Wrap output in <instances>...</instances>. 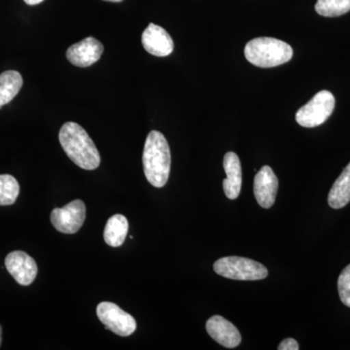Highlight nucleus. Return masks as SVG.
<instances>
[{"instance_id":"nucleus-3","label":"nucleus","mask_w":350,"mask_h":350,"mask_svg":"<svg viewBox=\"0 0 350 350\" xmlns=\"http://www.w3.org/2000/svg\"><path fill=\"white\" fill-rule=\"evenodd\" d=\"M244 56L258 68H275L292 59L293 49L289 44L278 39L258 38L246 44Z\"/></svg>"},{"instance_id":"nucleus-23","label":"nucleus","mask_w":350,"mask_h":350,"mask_svg":"<svg viewBox=\"0 0 350 350\" xmlns=\"http://www.w3.org/2000/svg\"><path fill=\"white\" fill-rule=\"evenodd\" d=\"M105 1H109V2H121V1H123V0H105Z\"/></svg>"},{"instance_id":"nucleus-12","label":"nucleus","mask_w":350,"mask_h":350,"mask_svg":"<svg viewBox=\"0 0 350 350\" xmlns=\"http://www.w3.org/2000/svg\"><path fill=\"white\" fill-rule=\"evenodd\" d=\"M206 328L208 335L222 347L234 349L241 344V336L238 328L220 315H214L207 320Z\"/></svg>"},{"instance_id":"nucleus-20","label":"nucleus","mask_w":350,"mask_h":350,"mask_svg":"<svg viewBox=\"0 0 350 350\" xmlns=\"http://www.w3.org/2000/svg\"><path fill=\"white\" fill-rule=\"evenodd\" d=\"M278 350H298L299 345L298 342H296V340L292 338H285L284 340H282L280 342V345H278Z\"/></svg>"},{"instance_id":"nucleus-13","label":"nucleus","mask_w":350,"mask_h":350,"mask_svg":"<svg viewBox=\"0 0 350 350\" xmlns=\"http://www.w3.org/2000/svg\"><path fill=\"white\" fill-rule=\"evenodd\" d=\"M223 165L227 175V178L223 181L226 197L230 200L238 199L243 183V172L239 156L234 152H228L224 157Z\"/></svg>"},{"instance_id":"nucleus-17","label":"nucleus","mask_w":350,"mask_h":350,"mask_svg":"<svg viewBox=\"0 0 350 350\" xmlns=\"http://www.w3.org/2000/svg\"><path fill=\"white\" fill-rule=\"evenodd\" d=\"M20 193L17 179L10 174H0V206L15 204Z\"/></svg>"},{"instance_id":"nucleus-2","label":"nucleus","mask_w":350,"mask_h":350,"mask_svg":"<svg viewBox=\"0 0 350 350\" xmlns=\"http://www.w3.org/2000/svg\"><path fill=\"white\" fill-rule=\"evenodd\" d=\"M144 174L156 188H162L169 180L172 156L167 140L162 133L152 131L145 142L144 156Z\"/></svg>"},{"instance_id":"nucleus-18","label":"nucleus","mask_w":350,"mask_h":350,"mask_svg":"<svg viewBox=\"0 0 350 350\" xmlns=\"http://www.w3.org/2000/svg\"><path fill=\"white\" fill-rule=\"evenodd\" d=\"M315 11L323 17H338L350 11V0H317Z\"/></svg>"},{"instance_id":"nucleus-11","label":"nucleus","mask_w":350,"mask_h":350,"mask_svg":"<svg viewBox=\"0 0 350 350\" xmlns=\"http://www.w3.org/2000/svg\"><path fill=\"white\" fill-rule=\"evenodd\" d=\"M144 48L156 57H167L174 52V44L167 31L160 25L150 24L142 36Z\"/></svg>"},{"instance_id":"nucleus-9","label":"nucleus","mask_w":350,"mask_h":350,"mask_svg":"<svg viewBox=\"0 0 350 350\" xmlns=\"http://www.w3.org/2000/svg\"><path fill=\"white\" fill-rule=\"evenodd\" d=\"M103 53V45L98 39L87 38L73 44L66 51L69 63L78 68H88L96 63Z\"/></svg>"},{"instance_id":"nucleus-19","label":"nucleus","mask_w":350,"mask_h":350,"mask_svg":"<svg viewBox=\"0 0 350 350\" xmlns=\"http://www.w3.org/2000/svg\"><path fill=\"white\" fill-rule=\"evenodd\" d=\"M338 290L342 303L350 308V264L338 276Z\"/></svg>"},{"instance_id":"nucleus-1","label":"nucleus","mask_w":350,"mask_h":350,"mask_svg":"<svg viewBox=\"0 0 350 350\" xmlns=\"http://www.w3.org/2000/svg\"><path fill=\"white\" fill-rule=\"evenodd\" d=\"M59 142L68 158L83 170H94L100 165V155L92 138L81 126L68 122L59 131Z\"/></svg>"},{"instance_id":"nucleus-21","label":"nucleus","mask_w":350,"mask_h":350,"mask_svg":"<svg viewBox=\"0 0 350 350\" xmlns=\"http://www.w3.org/2000/svg\"><path fill=\"white\" fill-rule=\"evenodd\" d=\"M25 3L27 4V5H38V4H40L41 2H43L44 0H24Z\"/></svg>"},{"instance_id":"nucleus-10","label":"nucleus","mask_w":350,"mask_h":350,"mask_svg":"<svg viewBox=\"0 0 350 350\" xmlns=\"http://www.w3.org/2000/svg\"><path fill=\"white\" fill-rule=\"evenodd\" d=\"M278 179L269 165H264L254 178V195L262 208H269L275 202Z\"/></svg>"},{"instance_id":"nucleus-4","label":"nucleus","mask_w":350,"mask_h":350,"mask_svg":"<svg viewBox=\"0 0 350 350\" xmlns=\"http://www.w3.org/2000/svg\"><path fill=\"white\" fill-rule=\"evenodd\" d=\"M214 271L223 278L234 280H261L268 276V269L261 262L248 258L230 256L221 258L213 265Z\"/></svg>"},{"instance_id":"nucleus-15","label":"nucleus","mask_w":350,"mask_h":350,"mask_svg":"<svg viewBox=\"0 0 350 350\" xmlns=\"http://www.w3.org/2000/svg\"><path fill=\"white\" fill-rule=\"evenodd\" d=\"M128 231V219L122 214H115L108 219L103 232V238L108 245L111 247H119L125 241Z\"/></svg>"},{"instance_id":"nucleus-14","label":"nucleus","mask_w":350,"mask_h":350,"mask_svg":"<svg viewBox=\"0 0 350 350\" xmlns=\"http://www.w3.org/2000/svg\"><path fill=\"white\" fill-rule=\"evenodd\" d=\"M350 202V163L332 186L328 204L332 208L340 209Z\"/></svg>"},{"instance_id":"nucleus-22","label":"nucleus","mask_w":350,"mask_h":350,"mask_svg":"<svg viewBox=\"0 0 350 350\" xmlns=\"http://www.w3.org/2000/svg\"><path fill=\"white\" fill-rule=\"evenodd\" d=\"M2 342V328L1 326H0V345H1Z\"/></svg>"},{"instance_id":"nucleus-8","label":"nucleus","mask_w":350,"mask_h":350,"mask_svg":"<svg viewBox=\"0 0 350 350\" xmlns=\"http://www.w3.org/2000/svg\"><path fill=\"white\" fill-rule=\"evenodd\" d=\"M5 266L14 280L23 286L31 284L38 275V268L33 258L24 251H13L7 255Z\"/></svg>"},{"instance_id":"nucleus-6","label":"nucleus","mask_w":350,"mask_h":350,"mask_svg":"<svg viewBox=\"0 0 350 350\" xmlns=\"http://www.w3.org/2000/svg\"><path fill=\"white\" fill-rule=\"evenodd\" d=\"M96 314L105 328L121 337H129L137 330L135 319L116 304L103 301L96 308Z\"/></svg>"},{"instance_id":"nucleus-16","label":"nucleus","mask_w":350,"mask_h":350,"mask_svg":"<svg viewBox=\"0 0 350 350\" xmlns=\"http://www.w3.org/2000/svg\"><path fill=\"white\" fill-rule=\"evenodd\" d=\"M23 83L22 75L18 71L8 70L0 75V108L15 98Z\"/></svg>"},{"instance_id":"nucleus-7","label":"nucleus","mask_w":350,"mask_h":350,"mask_svg":"<svg viewBox=\"0 0 350 350\" xmlns=\"http://www.w3.org/2000/svg\"><path fill=\"white\" fill-rule=\"evenodd\" d=\"M86 219V206L81 200H75L51 213V222L55 229L63 234H75L81 229Z\"/></svg>"},{"instance_id":"nucleus-5","label":"nucleus","mask_w":350,"mask_h":350,"mask_svg":"<svg viewBox=\"0 0 350 350\" xmlns=\"http://www.w3.org/2000/svg\"><path fill=\"white\" fill-rule=\"evenodd\" d=\"M335 98L331 92H319L296 113V121L305 128H315L322 125L335 109Z\"/></svg>"}]
</instances>
